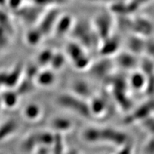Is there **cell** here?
Here are the masks:
<instances>
[{
  "mask_svg": "<svg viewBox=\"0 0 154 154\" xmlns=\"http://www.w3.org/2000/svg\"><path fill=\"white\" fill-rule=\"evenodd\" d=\"M69 35L72 40L79 43L86 50L99 47L100 39L92 26L91 20L85 19H75V22Z\"/></svg>",
  "mask_w": 154,
  "mask_h": 154,
  "instance_id": "cell-1",
  "label": "cell"
},
{
  "mask_svg": "<svg viewBox=\"0 0 154 154\" xmlns=\"http://www.w3.org/2000/svg\"><path fill=\"white\" fill-rule=\"evenodd\" d=\"M65 55L74 68L79 70L89 68L91 64V59L88 55V50L72 39L66 45Z\"/></svg>",
  "mask_w": 154,
  "mask_h": 154,
  "instance_id": "cell-2",
  "label": "cell"
},
{
  "mask_svg": "<svg viewBox=\"0 0 154 154\" xmlns=\"http://www.w3.org/2000/svg\"><path fill=\"white\" fill-rule=\"evenodd\" d=\"M57 103L60 106L76 113L85 119L92 116L90 111L89 104L85 101L74 94H62L57 97Z\"/></svg>",
  "mask_w": 154,
  "mask_h": 154,
  "instance_id": "cell-3",
  "label": "cell"
},
{
  "mask_svg": "<svg viewBox=\"0 0 154 154\" xmlns=\"http://www.w3.org/2000/svg\"><path fill=\"white\" fill-rule=\"evenodd\" d=\"M91 22L100 41L114 33L115 16L109 10L96 13Z\"/></svg>",
  "mask_w": 154,
  "mask_h": 154,
  "instance_id": "cell-4",
  "label": "cell"
},
{
  "mask_svg": "<svg viewBox=\"0 0 154 154\" xmlns=\"http://www.w3.org/2000/svg\"><path fill=\"white\" fill-rule=\"evenodd\" d=\"M131 33L138 34L146 38L151 37L154 33V23L149 17L144 15L132 17Z\"/></svg>",
  "mask_w": 154,
  "mask_h": 154,
  "instance_id": "cell-5",
  "label": "cell"
},
{
  "mask_svg": "<svg viewBox=\"0 0 154 154\" xmlns=\"http://www.w3.org/2000/svg\"><path fill=\"white\" fill-rule=\"evenodd\" d=\"M129 138L126 133L113 128H100V143H107L113 146H123L128 143Z\"/></svg>",
  "mask_w": 154,
  "mask_h": 154,
  "instance_id": "cell-6",
  "label": "cell"
},
{
  "mask_svg": "<svg viewBox=\"0 0 154 154\" xmlns=\"http://www.w3.org/2000/svg\"><path fill=\"white\" fill-rule=\"evenodd\" d=\"M121 38L116 34H112L100 41L98 51L102 57L110 58L120 51Z\"/></svg>",
  "mask_w": 154,
  "mask_h": 154,
  "instance_id": "cell-7",
  "label": "cell"
},
{
  "mask_svg": "<svg viewBox=\"0 0 154 154\" xmlns=\"http://www.w3.org/2000/svg\"><path fill=\"white\" fill-rule=\"evenodd\" d=\"M60 14L61 12L56 9H51L49 11H46V13L42 15L38 19L37 27L44 37H47L53 34L54 29Z\"/></svg>",
  "mask_w": 154,
  "mask_h": 154,
  "instance_id": "cell-8",
  "label": "cell"
},
{
  "mask_svg": "<svg viewBox=\"0 0 154 154\" xmlns=\"http://www.w3.org/2000/svg\"><path fill=\"white\" fill-rule=\"evenodd\" d=\"M75 19L71 14L61 13L56 23L52 34L57 38H62L69 35L74 24Z\"/></svg>",
  "mask_w": 154,
  "mask_h": 154,
  "instance_id": "cell-9",
  "label": "cell"
},
{
  "mask_svg": "<svg viewBox=\"0 0 154 154\" xmlns=\"http://www.w3.org/2000/svg\"><path fill=\"white\" fill-rule=\"evenodd\" d=\"M153 112H154V101L146 102L143 104L140 105L134 112L127 116L124 119V122L125 124H129L138 121H141L151 116V113Z\"/></svg>",
  "mask_w": 154,
  "mask_h": 154,
  "instance_id": "cell-10",
  "label": "cell"
},
{
  "mask_svg": "<svg viewBox=\"0 0 154 154\" xmlns=\"http://www.w3.org/2000/svg\"><path fill=\"white\" fill-rule=\"evenodd\" d=\"M146 38L138 34L131 33L126 40L127 51L138 56L145 52Z\"/></svg>",
  "mask_w": 154,
  "mask_h": 154,
  "instance_id": "cell-11",
  "label": "cell"
},
{
  "mask_svg": "<svg viewBox=\"0 0 154 154\" xmlns=\"http://www.w3.org/2000/svg\"><path fill=\"white\" fill-rule=\"evenodd\" d=\"M115 62L117 65L123 69H135L139 63L137 59V56L131 53L130 51H121L116 55Z\"/></svg>",
  "mask_w": 154,
  "mask_h": 154,
  "instance_id": "cell-12",
  "label": "cell"
},
{
  "mask_svg": "<svg viewBox=\"0 0 154 154\" xmlns=\"http://www.w3.org/2000/svg\"><path fill=\"white\" fill-rule=\"evenodd\" d=\"M113 63L109 58L103 57L101 60L96 62L94 64H91L89 68H91L92 73L96 78H101L106 77L109 74L111 69L112 68Z\"/></svg>",
  "mask_w": 154,
  "mask_h": 154,
  "instance_id": "cell-13",
  "label": "cell"
},
{
  "mask_svg": "<svg viewBox=\"0 0 154 154\" xmlns=\"http://www.w3.org/2000/svg\"><path fill=\"white\" fill-rule=\"evenodd\" d=\"M72 91L74 95H76L82 99H86L91 98L92 95V90L91 86L87 82L84 80H76L72 84Z\"/></svg>",
  "mask_w": 154,
  "mask_h": 154,
  "instance_id": "cell-14",
  "label": "cell"
},
{
  "mask_svg": "<svg viewBox=\"0 0 154 154\" xmlns=\"http://www.w3.org/2000/svg\"><path fill=\"white\" fill-rule=\"evenodd\" d=\"M89 104L91 116H100L103 115L107 110V103L102 96H92Z\"/></svg>",
  "mask_w": 154,
  "mask_h": 154,
  "instance_id": "cell-15",
  "label": "cell"
},
{
  "mask_svg": "<svg viewBox=\"0 0 154 154\" xmlns=\"http://www.w3.org/2000/svg\"><path fill=\"white\" fill-rule=\"evenodd\" d=\"M35 78L36 83L38 85L47 87L54 84L57 77L54 74V71H53L52 69H45L42 72L39 71Z\"/></svg>",
  "mask_w": 154,
  "mask_h": 154,
  "instance_id": "cell-16",
  "label": "cell"
},
{
  "mask_svg": "<svg viewBox=\"0 0 154 154\" xmlns=\"http://www.w3.org/2000/svg\"><path fill=\"white\" fill-rule=\"evenodd\" d=\"M51 126L57 133L62 134V133L68 132L73 128V123L70 119L65 117H56L51 121Z\"/></svg>",
  "mask_w": 154,
  "mask_h": 154,
  "instance_id": "cell-17",
  "label": "cell"
},
{
  "mask_svg": "<svg viewBox=\"0 0 154 154\" xmlns=\"http://www.w3.org/2000/svg\"><path fill=\"white\" fill-rule=\"evenodd\" d=\"M146 75L142 72H135L132 74L130 78V85L135 90L140 91L146 87Z\"/></svg>",
  "mask_w": 154,
  "mask_h": 154,
  "instance_id": "cell-18",
  "label": "cell"
},
{
  "mask_svg": "<svg viewBox=\"0 0 154 154\" xmlns=\"http://www.w3.org/2000/svg\"><path fill=\"white\" fill-rule=\"evenodd\" d=\"M82 138L87 143H100V128L89 127L86 128L82 133Z\"/></svg>",
  "mask_w": 154,
  "mask_h": 154,
  "instance_id": "cell-19",
  "label": "cell"
},
{
  "mask_svg": "<svg viewBox=\"0 0 154 154\" xmlns=\"http://www.w3.org/2000/svg\"><path fill=\"white\" fill-rule=\"evenodd\" d=\"M44 37V35L36 26L28 31L26 34V41L31 46H36L41 43Z\"/></svg>",
  "mask_w": 154,
  "mask_h": 154,
  "instance_id": "cell-20",
  "label": "cell"
},
{
  "mask_svg": "<svg viewBox=\"0 0 154 154\" xmlns=\"http://www.w3.org/2000/svg\"><path fill=\"white\" fill-rule=\"evenodd\" d=\"M16 121L11 120L5 122L0 127V140H5L10 135H12L17 129Z\"/></svg>",
  "mask_w": 154,
  "mask_h": 154,
  "instance_id": "cell-21",
  "label": "cell"
},
{
  "mask_svg": "<svg viewBox=\"0 0 154 154\" xmlns=\"http://www.w3.org/2000/svg\"><path fill=\"white\" fill-rule=\"evenodd\" d=\"M66 59L67 58L65 54L59 52V51H57V52L54 51L49 64V66L51 67V69H52L53 71H59L62 69L66 63Z\"/></svg>",
  "mask_w": 154,
  "mask_h": 154,
  "instance_id": "cell-22",
  "label": "cell"
},
{
  "mask_svg": "<svg viewBox=\"0 0 154 154\" xmlns=\"http://www.w3.org/2000/svg\"><path fill=\"white\" fill-rule=\"evenodd\" d=\"M64 149V141H63L62 134L56 133L54 134L53 143L51 146V154H63L65 153Z\"/></svg>",
  "mask_w": 154,
  "mask_h": 154,
  "instance_id": "cell-23",
  "label": "cell"
},
{
  "mask_svg": "<svg viewBox=\"0 0 154 154\" xmlns=\"http://www.w3.org/2000/svg\"><path fill=\"white\" fill-rule=\"evenodd\" d=\"M24 116L26 119L31 121H35L39 119L42 115V109L39 106L35 103H31L25 108Z\"/></svg>",
  "mask_w": 154,
  "mask_h": 154,
  "instance_id": "cell-24",
  "label": "cell"
},
{
  "mask_svg": "<svg viewBox=\"0 0 154 154\" xmlns=\"http://www.w3.org/2000/svg\"><path fill=\"white\" fill-rule=\"evenodd\" d=\"M36 138L38 146L51 147L54 138V134L50 131H40L36 133Z\"/></svg>",
  "mask_w": 154,
  "mask_h": 154,
  "instance_id": "cell-25",
  "label": "cell"
},
{
  "mask_svg": "<svg viewBox=\"0 0 154 154\" xmlns=\"http://www.w3.org/2000/svg\"><path fill=\"white\" fill-rule=\"evenodd\" d=\"M54 51L51 49H45L38 54L37 64L38 66H46L50 64Z\"/></svg>",
  "mask_w": 154,
  "mask_h": 154,
  "instance_id": "cell-26",
  "label": "cell"
},
{
  "mask_svg": "<svg viewBox=\"0 0 154 154\" xmlns=\"http://www.w3.org/2000/svg\"><path fill=\"white\" fill-rule=\"evenodd\" d=\"M38 146L36 134H32L24 140L22 148L23 151L25 152H32L35 151Z\"/></svg>",
  "mask_w": 154,
  "mask_h": 154,
  "instance_id": "cell-27",
  "label": "cell"
},
{
  "mask_svg": "<svg viewBox=\"0 0 154 154\" xmlns=\"http://www.w3.org/2000/svg\"><path fill=\"white\" fill-rule=\"evenodd\" d=\"M22 73V68L21 67H17L13 71L11 75L9 76H5V82L4 83L6 84V85H8L9 86H13L19 80L20 77V74Z\"/></svg>",
  "mask_w": 154,
  "mask_h": 154,
  "instance_id": "cell-28",
  "label": "cell"
},
{
  "mask_svg": "<svg viewBox=\"0 0 154 154\" xmlns=\"http://www.w3.org/2000/svg\"><path fill=\"white\" fill-rule=\"evenodd\" d=\"M2 99L5 105L9 107H12L17 103L18 96L14 92H7L4 94Z\"/></svg>",
  "mask_w": 154,
  "mask_h": 154,
  "instance_id": "cell-29",
  "label": "cell"
},
{
  "mask_svg": "<svg viewBox=\"0 0 154 154\" xmlns=\"http://www.w3.org/2000/svg\"><path fill=\"white\" fill-rule=\"evenodd\" d=\"M33 84L32 83V79H28L24 80L22 82V84H21V86H19V90H18V94H28L29 92L32 91L33 90Z\"/></svg>",
  "mask_w": 154,
  "mask_h": 154,
  "instance_id": "cell-30",
  "label": "cell"
},
{
  "mask_svg": "<svg viewBox=\"0 0 154 154\" xmlns=\"http://www.w3.org/2000/svg\"><path fill=\"white\" fill-rule=\"evenodd\" d=\"M143 127L148 132L154 135V118L151 116L140 121Z\"/></svg>",
  "mask_w": 154,
  "mask_h": 154,
  "instance_id": "cell-31",
  "label": "cell"
},
{
  "mask_svg": "<svg viewBox=\"0 0 154 154\" xmlns=\"http://www.w3.org/2000/svg\"><path fill=\"white\" fill-rule=\"evenodd\" d=\"M38 72H39V70H38V64L31 65V66H29L27 69H26V74L27 75V78L32 80V79L35 78Z\"/></svg>",
  "mask_w": 154,
  "mask_h": 154,
  "instance_id": "cell-32",
  "label": "cell"
},
{
  "mask_svg": "<svg viewBox=\"0 0 154 154\" xmlns=\"http://www.w3.org/2000/svg\"><path fill=\"white\" fill-rule=\"evenodd\" d=\"M144 151L146 154H154V137L148 140Z\"/></svg>",
  "mask_w": 154,
  "mask_h": 154,
  "instance_id": "cell-33",
  "label": "cell"
},
{
  "mask_svg": "<svg viewBox=\"0 0 154 154\" xmlns=\"http://www.w3.org/2000/svg\"><path fill=\"white\" fill-rule=\"evenodd\" d=\"M133 148L129 143H127L126 145L121 146L120 149L116 154H132Z\"/></svg>",
  "mask_w": 154,
  "mask_h": 154,
  "instance_id": "cell-34",
  "label": "cell"
},
{
  "mask_svg": "<svg viewBox=\"0 0 154 154\" xmlns=\"http://www.w3.org/2000/svg\"><path fill=\"white\" fill-rule=\"evenodd\" d=\"M86 2L91 3H95V4H106V5H110L111 3L113 2L116 1V0H85Z\"/></svg>",
  "mask_w": 154,
  "mask_h": 154,
  "instance_id": "cell-35",
  "label": "cell"
},
{
  "mask_svg": "<svg viewBox=\"0 0 154 154\" xmlns=\"http://www.w3.org/2000/svg\"><path fill=\"white\" fill-rule=\"evenodd\" d=\"M63 154H78V152H77L76 150H72L68 153H64Z\"/></svg>",
  "mask_w": 154,
  "mask_h": 154,
  "instance_id": "cell-36",
  "label": "cell"
}]
</instances>
